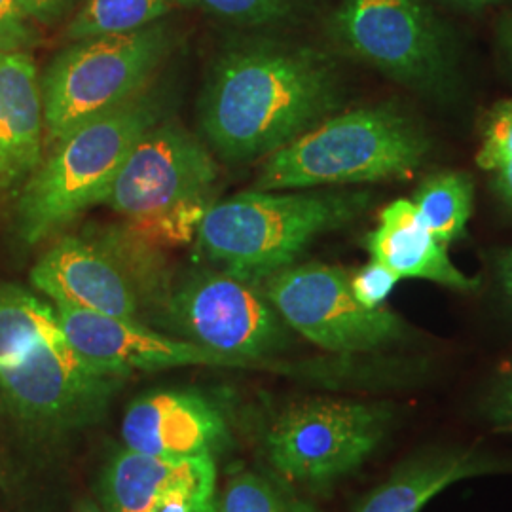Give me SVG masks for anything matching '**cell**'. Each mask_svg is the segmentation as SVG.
<instances>
[{
  "mask_svg": "<svg viewBox=\"0 0 512 512\" xmlns=\"http://www.w3.org/2000/svg\"><path fill=\"white\" fill-rule=\"evenodd\" d=\"M395 421L389 403L304 399L287 406L266 433V456L283 480L327 486L359 469Z\"/></svg>",
  "mask_w": 512,
  "mask_h": 512,
  "instance_id": "obj_8",
  "label": "cell"
},
{
  "mask_svg": "<svg viewBox=\"0 0 512 512\" xmlns=\"http://www.w3.org/2000/svg\"><path fill=\"white\" fill-rule=\"evenodd\" d=\"M442 2L450 4L452 8L463 10V12H482V10L495 6L503 0H442Z\"/></svg>",
  "mask_w": 512,
  "mask_h": 512,
  "instance_id": "obj_31",
  "label": "cell"
},
{
  "mask_svg": "<svg viewBox=\"0 0 512 512\" xmlns=\"http://www.w3.org/2000/svg\"><path fill=\"white\" fill-rule=\"evenodd\" d=\"M431 143L393 105L327 118L266 158L256 190H304L325 184L403 179L420 167Z\"/></svg>",
  "mask_w": 512,
  "mask_h": 512,
  "instance_id": "obj_4",
  "label": "cell"
},
{
  "mask_svg": "<svg viewBox=\"0 0 512 512\" xmlns=\"http://www.w3.org/2000/svg\"><path fill=\"white\" fill-rule=\"evenodd\" d=\"M368 203L361 192H241L207 209L198 249L222 272L258 285L293 266L313 239L359 217Z\"/></svg>",
  "mask_w": 512,
  "mask_h": 512,
  "instance_id": "obj_2",
  "label": "cell"
},
{
  "mask_svg": "<svg viewBox=\"0 0 512 512\" xmlns=\"http://www.w3.org/2000/svg\"><path fill=\"white\" fill-rule=\"evenodd\" d=\"M44 109L37 65L27 52L0 54V196L42 162Z\"/></svg>",
  "mask_w": 512,
  "mask_h": 512,
  "instance_id": "obj_14",
  "label": "cell"
},
{
  "mask_svg": "<svg viewBox=\"0 0 512 512\" xmlns=\"http://www.w3.org/2000/svg\"><path fill=\"white\" fill-rule=\"evenodd\" d=\"M495 190L512 209V162L495 171Z\"/></svg>",
  "mask_w": 512,
  "mask_h": 512,
  "instance_id": "obj_30",
  "label": "cell"
},
{
  "mask_svg": "<svg viewBox=\"0 0 512 512\" xmlns=\"http://www.w3.org/2000/svg\"><path fill=\"white\" fill-rule=\"evenodd\" d=\"M475 186L463 171H439L429 175L414 192L412 203L421 219L442 245L465 236L473 213Z\"/></svg>",
  "mask_w": 512,
  "mask_h": 512,
  "instance_id": "obj_18",
  "label": "cell"
},
{
  "mask_svg": "<svg viewBox=\"0 0 512 512\" xmlns=\"http://www.w3.org/2000/svg\"><path fill=\"white\" fill-rule=\"evenodd\" d=\"M399 279L401 277L393 274L389 268H385L384 264L372 260L370 264H366L365 268H361L357 274L349 277V285H351L353 296L365 308L376 310V308L384 306L387 296L393 293Z\"/></svg>",
  "mask_w": 512,
  "mask_h": 512,
  "instance_id": "obj_25",
  "label": "cell"
},
{
  "mask_svg": "<svg viewBox=\"0 0 512 512\" xmlns=\"http://www.w3.org/2000/svg\"><path fill=\"white\" fill-rule=\"evenodd\" d=\"M482 143L476 164L486 171H497L512 162V99L495 103L482 120Z\"/></svg>",
  "mask_w": 512,
  "mask_h": 512,
  "instance_id": "obj_23",
  "label": "cell"
},
{
  "mask_svg": "<svg viewBox=\"0 0 512 512\" xmlns=\"http://www.w3.org/2000/svg\"><path fill=\"white\" fill-rule=\"evenodd\" d=\"M38 40L31 19L16 0H0V54L25 52Z\"/></svg>",
  "mask_w": 512,
  "mask_h": 512,
  "instance_id": "obj_26",
  "label": "cell"
},
{
  "mask_svg": "<svg viewBox=\"0 0 512 512\" xmlns=\"http://www.w3.org/2000/svg\"><path fill=\"white\" fill-rule=\"evenodd\" d=\"M349 277L342 268L310 262L287 266L258 285L289 329L332 353H370L410 340L408 323L384 306L365 308Z\"/></svg>",
  "mask_w": 512,
  "mask_h": 512,
  "instance_id": "obj_9",
  "label": "cell"
},
{
  "mask_svg": "<svg viewBox=\"0 0 512 512\" xmlns=\"http://www.w3.org/2000/svg\"><path fill=\"white\" fill-rule=\"evenodd\" d=\"M372 260L393 274L427 279L456 291H475L478 279L463 274L448 258L446 245L431 234L410 200H395L380 213V226L366 236Z\"/></svg>",
  "mask_w": 512,
  "mask_h": 512,
  "instance_id": "obj_15",
  "label": "cell"
},
{
  "mask_svg": "<svg viewBox=\"0 0 512 512\" xmlns=\"http://www.w3.org/2000/svg\"><path fill=\"white\" fill-rule=\"evenodd\" d=\"M219 177L211 148L177 122H158L131 148L103 205L124 220L209 198Z\"/></svg>",
  "mask_w": 512,
  "mask_h": 512,
  "instance_id": "obj_12",
  "label": "cell"
},
{
  "mask_svg": "<svg viewBox=\"0 0 512 512\" xmlns=\"http://www.w3.org/2000/svg\"><path fill=\"white\" fill-rule=\"evenodd\" d=\"M31 283L55 306L145 323L169 291L164 249L135 236L126 224L97 234L65 236L40 256Z\"/></svg>",
  "mask_w": 512,
  "mask_h": 512,
  "instance_id": "obj_5",
  "label": "cell"
},
{
  "mask_svg": "<svg viewBox=\"0 0 512 512\" xmlns=\"http://www.w3.org/2000/svg\"><path fill=\"white\" fill-rule=\"evenodd\" d=\"M329 35L342 52L421 95L448 99L458 86L456 40L427 0H342Z\"/></svg>",
  "mask_w": 512,
  "mask_h": 512,
  "instance_id": "obj_7",
  "label": "cell"
},
{
  "mask_svg": "<svg viewBox=\"0 0 512 512\" xmlns=\"http://www.w3.org/2000/svg\"><path fill=\"white\" fill-rule=\"evenodd\" d=\"M217 512L317 511L274 476L239 471L226 482L220 499H217Z\"/></svg>",
  "mask_w": 512,
  "mask_h": 512,
  "instance_id": "obj_21",
  "label": "cell"
},
{
  "mask_svg": "<svg viewBox=\"0 0 512 512\" xmlns=\"http://www.w3.org/2000/svg\"><path fill=\"white\" fill-rule=\"evenodd\" d=\"M122 439L128 450L148 456H213L228 440V423L202 393L158 391L129 404Z\"/></svg>",
  "mask_w": 512,
  "mask_h": 512,
  "instance_id": "obj_13",
  "label": "cell"
},
{
  "mask_svg": "<svg viewBox=\"0 0 512 512\" xmlns=\"http://www.w3.org/2000/svg\"><path fill=\"white\" fill-rule=\"evenodd\" d=\"M173 44L169 25L86 38L55 55L40 80L46 143L145 92Z\"/></svg>",
  "mask_w": 512,
  "mask_h": 512,
  "instance_id": "obj_6",
  "label": "cell"
},
{
  "mask_svg": "<svg viewBox=\"0 0 512 512\" xmlns=\"http://www.w3.org/2000/svg\"><path fill=\"white\" fill-rule=\"evenodd\" d=\"M124 378L84 361L61 332L0 363V404L18 420L71 429L95 420Z\"/></svg>",
  "mask_w": 512,
  "mask_h": 512,
  "instance_id": "obj_11",
  "label": "cell"
},
{
  "mask_svg": "<svg viewBox=\"0 0 512 512\" xmlns=\"http://www.w3.org/2000/svg\"><path fill=\"white\" fill-rule=\"evenodd\" d=\"M23 14L31 21L52 25L63 18L73 6L74 0H16Z\"/></svg>",
  "mask_w": 512,
  "mask_h": 512,
  "instance_id": "obj_28",
  "label": "cell"
},
{
  "mask_svg": "<svg viewBox=\"0 0 512 512\" xmlns=\"http://www.w3.org/2000/svg\"><path fill=\"white\" fill-rule=\"evenodd\" d=\"M76 512H103L93 501H82L80 505H78V509Z\"/></svg>",
  "mask_w": 512,
  "mask_h": 512,
  "instance_id": "obj_33",
  "label": "cell"
},
{
  "mask_svg": "<svg viewBox=\"0 0 512 512\" xmlns=\"http://www.w3.org/2000/svg\"><path fill=\"white\" fill-rule=\"evenodd\" d=\"M494 264L501 291L512 302V249H503L495 253Z\"/></svg>",
  "mask_w": 512,
  "mask_h": 512,
  "instance_id": "obj_29",
  "label": "cell"
},
{
  "mask_svg": "<svg viewBox=\"0 0 512 512\" xmlns=\"http://www.w3.org/2000/svg\"><path fill=\"white\" fill-rule=\"evenodd\" d=\"M61 332L57 313L48 304L18 285L0 283V363Z\"/></svg>",
  "mask_w": 512,
  "mask_h": 512,
  "instance_id": "obj_19",
  "label": "cell"
},
{
  "mask_svg": "<svg viewBox=\"0 0 512 512\" xmlns=\"http://www.w3.org/2000/svg\"><path fill=\"white\" fill-rule=\"evenodd\" d=\"M215 463L213 456L160 458L128 450L110 461L103 499L107 512H148L154 501Z\"/></svg>",
  "mask_w": 512,
  "mask_h": 512,
  "instance_id": "obj_17",
  "label": "cell"
},
{
  "mask_svg": "<svg viewBox=\"0 0 512 512\" xmlns=\"http://www.w3.org/2000/svg\"><path fill=\"white\" fill-rule=\"evenodd\" d=\"M148 512H217L215 463L160 495Z\"/></svg>",
  "mask_w": 512,
  "mask_h": 512,
  "instance_id": "obj_24",
  "label": "cell"
},
{
  "mask_svg": "<svg viewBox=\"0 0 512 512\" xmlns=\"http://www.w3.org/2000/svg\"><path fill=\"white\" fill-rule=\"evenodd\" d=\"M165 325L184 340L253 361H274L287 348L289 325L260 285L222 270H202L169 289Z\"/></svg>",
  "mask_w": 512,
  "mask_h": 512,
  "instance_id": "obj_10",
  "label": "cell"
},
{
  "mask_svg": "<svg viewBox=\"0 0 512 512\" xmlns=\"http://www.w3.org/2000/svg\"><path fill=\"white\" fill-rule=\"evenodd\" d=\"M511 463L478 448H437L421 452L366 497L357 512H421L459 480L509 471Z\"/></svg>",
  "mask_w": 512,
  "mask_h": 512,
  "instance_id": "obj_16",
  "label": "cell"
},
{
  "mask_svg": "<svg viewBox=\"0 0 512 512\" xmlns=\"http://www.w3.org/2000/svg\"><path fill=\"white\" fill-rule=\"evenodd\" d=\"M175 8V0H86L65 29L71 42L124 35L158 23Z\"/></svg>",
  "mask_w": 512,
  "mask_h": 512,
  "instance_id": "obj_20",
  "label": "cell"
},
{
  "mask_svg": "<svg viewBox=\"0 0 512 512\" xmlns=\"http://www.w3.org/2000/svg\"><path fill=\"white\" fill-rule=\"evenodd\" d=\"M340 101V78L327 55L253 42L226 50L213 65L200 99V129L211 152L243 164L289 145Z\"/></svg>",
  "mask_w": 512,
  "mask_h": 512,
  "instance_id": "obj_1",
  "label": "cell"
},
{
  "mask_svg": "<svg viewBox=\"0 0 512 512\" xmlns=\"http://www.w3.org/2000/svg\"><path fill=\"white\" fill-rule=\"evenodd\" d=\"M162 110V95L147 88L57 141L21 190L16 207L19 239L27 245L40 243L105 202L131 148L160 122Z\"/></svg>",
  "mask_w": 512,
  "mask_h": 512,
  "instance_id": "obj_3",
  "label": "cell"
},
{
  "mask_svg": "<svg viewBox=\"0 0 512 512\" xmlns=\"http://www.w3.org/2000/svg\"><path fill=\"white\" fill-rule=\"evenodd\" d=\"M482 412L495 429L512 433V366L501 372L490 385Z\"/></svg>",
  "mask_w": 512,
  "mask_h": 512,
  "instance_id": "obj_27",
  "label": "cell"
},
{
  "mask_svg": "<svg viewBox=\"0 0 512 512\" xmlns=\"http://www.w3.org/2000/svg\"><path fill=\"white\" fill-rule=\"evenodd\" d=\"M501 44L505 48V54L509 57V63L512 67V14L501 25Z\"/></svg>",
  "mask_w": 512,
  "mask_h": 512,
  "instance_id": "obj_32",
  "label": "cell"
},
{
  "mask_svg": "<svg viewBox=\"0 0 512 512\" xmlns=\"http://www.w3.org/2000/svg\"><path fill=\"white\" fill-rule=\"evenodd\" d=\"M306 0H175L184 8L202 10L213 18L239 25L258 27L293 18Z\"/></svg>",
  "mask_w": 512,
  "mask_h": 512,
  "instance_id": "obj_22",
  "label": "cell"
}]
</instances>
